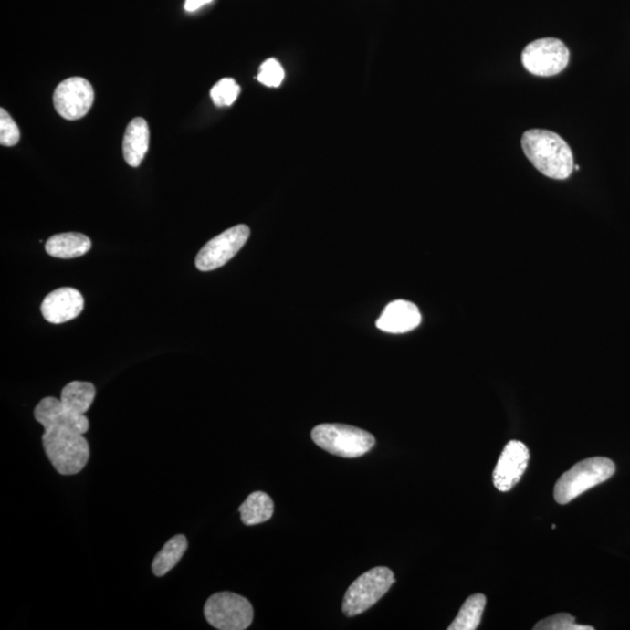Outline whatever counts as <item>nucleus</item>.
Masks as SVG:
<instances>
[{"label": "nucleus", "mask_w": 630, "mask_h": 630, "mask_svg": "<svg viewBox=\"0 0 630 630\" xmlns=\"http://www.w3.org/2000/svg\"><path fill=\"white\" fill-rule=\"evenodd\" d=\"M275 510L272 499L263 491H255L247 498L239 507L242 522L246 525H256L270 520Z\"/></svg>", "instance_id": "nucleus-17"}, {"label": "nucleus", "mask_w": 630, "mask_h": 630, "mask_svg": "<svg viewBox=\"0 0 630 630\" xmlns=\"http://www.w3.org/2000/svg\"><path fill=\"white\" fill-rule=\"evenodd\" d=\"M84 308L82 294L73 288H61L49 293L41 304V313L50 323H65L78 318Z\"/></svg>", "instance_id": "nucleus-12"}, {"label": "nucleus", "mask_w": 630, "mask_h": 630, "mask_svg": "<svg viewBox=\"0 0 630 630\" xmlns=\"http://www.w3.org/2000/svg\"><path fill=\"white\" fill-rule=\"evenodd\" d=\"M95 396L94 384L89 382L74 381L62 389L60 399L67 409L75 414L84 415L90 409Z\"/></svg>", "instance_id": "nucleus-16"}, {"label": "nucleus", "mask_w": 630, "mask_h": 630, "mask_svg": "<svg viewBox=\"0 0 630 630\" xmlns=\"http://www.w3.org/2000/svg\"><path fill=\"white\" fill-rule=\"evenodd\" d=\"M241 88L234 79H222L210 90V98L216 107H230L237 100Z\"/></svg>", "instance_id": "nucleus-20"}, {"label": "nucleus", "mask_w": 630, "mask_h": 630, "mask_svg": "<svg viewBox=\"0 0 630 630\" xmlns=\"http://www.w3.org/2000/svg\"><path fill=\"white\" fill-rule=\"evenodd\" d=\"M285 73L283 67L276 58H268L260 66L257 79L264 86L277 88L284 81Z\"/></svg>", "instance_id": "nucleus-22"}, {"label": "nucleus", "mask_w": 630, "mask_h": 630, "mask_svg": "<svg viewBox=\"0 0 630 630\" xmlns=\"http://www.w3.org/2000/svg\"><path fill=\"white\" fill-rule=\"evenodd\" d=\"M20 141V130L18 125L5 109H0V144L3 146H15Z\"/></svg>", "instance_id": "nucleus-23"}, {"label": "nucleus", "mask_w": 630, "mask_h": 630, "mask_svg": "<svg viewBox=\"0 0 630 630\" xmlns=\"http://www.w3.org/2000/svg\"><path fill=\"white\" fill-rule=\"evenodd\" d=\"M574 170H578V171H579V170H581V167H579V166H577V165H574Z\"/></svg>", "instance_id": "nucleus-25"}, {"label": "nucleus", "mask_w": 630, "mask_h": 630, "mask_svg": "<svg viewBox=\"0 0 630 630\" xmlns=\"http://www.w3.org/2000/svg\"><path fill=\"white\" fill-rule=\"evenodd\" d=\"M35 418L44 428L50 426L66 427L87 434L90 423L86 415H79L67 409L61 399L46 397L41 399L35 410Z\"/></svg>", "instance_id": "nucleus-11"}, {"label": "nucleus", "mask_w": 630, "mask_h": 630, "mask_svg": "<svg viewBox=\"0 0 630 630\" xmlns=\"http://www.w3.org/2000/svg\"><path fill=\"white\" fill-rule=\"evenodd\" d=\"M188 548V541L184 535H176L167 541L161 552L154 557L152 562V572L157 577H163L173 570L176 564L182 560Z\"/></svg>", "instance_id": "nucleus-18"}, {"label": "nucleus", "mask_w": 630, "mask_h": 630, "mask_svg": "<svg viewBox=\"0 0 630 630\" xmlns=\"http://www.w3.org/2000/svg\"><path fill=\"white\" fill-rule=\"evenodd\" d=\"M95 91L83 78H69L54 91L53 102L58 115L68 121L83 119L94 104Z\"/></svg>", "instance_id": "nucleus-9"}, {"label": "nucleus", "mask_w": 630, "mask_h": 630, "mask_svg": "<svg viewBox=\"0 0 630 630\" xmlns=\"http://www.w3.org/2000/svg\"><path fill=\"white\" fill-rule=\"evenodd\" d=\"M312 439L319 447L341 457H362L375 445V436L369 432L343 424H321L315 426Z\"/></svg>", "instance_id": "nucleus-4"}, {"label": "nucleus", "mask_w": 630, "mask_h": 630, "mask_svg": "<svg viewBox=\"0 0 630 630\" xmlns=\"http://www.w3.org/2000/svg\"><path fill=\"white\" fill-rule=\"evenodd\" d=\"M42 445L53 467L61 476H75L89 461V444L82 434L70 428L46 427Z\"/></svg>", "instance_id": "nucleus-2"}, {"label": "nucleus", "mask_w": 630, "mask_h": 630, "mask_svg": "<svg viewBox=\"0 0 630 630\" xmlns=\"http://www.w3.org/2000/svg\"><path fill=\"white\" fill-rule=\"evenodd\" d=\"M529 459L530 453L522 441H509L503 448L493 472V482L497 489L507 493L514 488L522 478Z\"/></svg>", "instance_id": "nucleus-10"}, {"label": "nucleus", "mask_w": 630, "mask_h": 630, "mask_svg": "<svg viewBox=\"0 0 630 630\" xmlns=\"http://www.w3.org/2000/svg\"><path fill=\"white\" fill-rule=\"evenodd\" d=\"M422 322L417 306L406 300H394L386 305L376 322L378 330L386 333L402 334L414 331Z\"/></svg>", "instance_id": "nucleus-13"}, {"label": "nucleus", "mask_w": 630, "mask_h": 630, "mask_svg": "<svg viewBox=\"0 0 630 630\" xmlns=\"http://www.w3.org/2000/svg\"><path fill=\"white\" fill-rule=\"evenodd\" d=\"M394 575L388 567H373L360 575L344 594L342 612L347 616L361 614L388 593L394 585Z\"/></svg>", "instance_id": "nucleus-5"}, {"label": "nucleus", "mask_w": 630, "mask_h": 630, "mask_svg": "<svg viewBox=\"0 0 630 630\" xmlns=\"http://www.w3.org/2000/svg\"><path fill=\"white\" fill-rule=\"evenodd\" d=\"M487 599L481 593L470 595L462 604L459 614L449 625L448 630H476L481 623Z\"/></svg>", "instance_id": "nucleus-19"}, {"label": "nucleus", "mask_w": 630, "mask_h": 630, "mask_svg": "<svg viewBox=\"0 0 630 630\" xmlns=\"http://www.w3.org/2000/svg\"><path fill=\"white\" fill-rule=\"evenodd\" d=\"M615 470L614 462L604 457L578 462L557 481L554 486V499L560 504L570 503L585 491L607 481L614 476Z\"/></svg>", "instance_id": "nucleus-3"}, {"label": "nucleus", "mask_w": 630, "mask_h": 630, "mask_svg": "<svg viewBox=\"0 0 630 630\" xmlns=\"http://www.w3.org/2000/svg\"><path fill=\"white\" fill-rule=\"evenodd\" d=\"M46 251L52 257L70 259L81 257L91 249V241L86 235L66 233L54 235L46 242Z\"/></svg>", "instance_id": "nucleus-15"}, {"label": "nucleus", "mask_w": 630, "mask_h": 630, "mask_svg": "<svg viewBox=\"0 0 630 630\" xmlns=\"http://www.w3.org/2000/svg\"><path fill=\"white\" fill-rule=\"evenodd\" d=\"M250 236L249 226L238 225L210 239L196 256L195 266L200 271H213L226 266L245 247Z\"/></svg>", "instance_id": "nucleus-8"}, {"label": "nucleus", "mask_w": 630, "mask_h": 630, "mask_svg": "<svg viewBox=\"0 0 630 630\" xmlns=\"http://www.w3.org/2000/svg\"><path fill=\"white\" fill-rule=\"evenodd\" d=\"M212 2L213 0H186V3H184V10L188 12H194L199 10L200 7L205 5V4Z\"/></svg>", "instance_id": "nucleus-24"}, {"label": "nucleus", "mask_w": 630, "mask_h": 630, "mask_svg": "<svg viewBox=\"0 0 630 630\" xmlns=\"http://www.w3.org/2000/svg\"><path fill=\"white\" fill-rule=\"evenodd\" d=\"M520 144L529 161L541 174L554 180H565L572 174V151L557 133L549 130H529L524 132Z\"/></svg>", "instance_id": "nucleus-1"}, {"label": "nucleus", "mask_w": 630, "mask_h": 630, "mask_svg": "<svg viewBox=\"0 0 630 630\" xmlns=\"http://www.w3.org/2000/svg\"><path fill=\"white\" fill-rule=\"evenodd\" d=\"M204 613L208 624L220 630H245L254 620V608L249 600L231 592L210 596Z\"/></svg>", "instance_id": "nucleus-6"}, {"label": "nucleus", "mask_w": 630, "mask_h": 630, "mask_svg": "<svg viewBox=\"0 0 630 630\" xmlns=\"http://www.w3.org/2000/svg\"><path fill=\"white\" fill-rule=\"evenodd\" d=\"M150 145L149 124L142 117L130 121L124 134L123 155L126 163L131 167L141 165Z\"/></svg>", "instance_id": "nucleus-14"}, {"label": "nucleus", "mask_w": 630, "mask_h": 630, "mask_svg": "<svg viewBox=\"0 0 630 630\" xmlns=\"http://www.w3.org/2000/svg\"><path fill=\"white\" fill-rule=\"evenodd\" d=\"M535 630H593L590 625L575 624V617L567 613H560L540 621L533 627Z\"/></svg>", "instance_id": "nucleus-21"}, {"label": "nucleus", "mask_w": 630, "mask_h": 630, "mask_svg": "<svg viewBox=\"0 0 630 630\" xmlns=\"http://www.w3.org/2000/svg\"><path fill=\"white\" fill-rule=\"evenodd\" d=\"M569 61V49L554 37L532 41L522 52L524 68L536 77H554L566 68Z\"/></svg>", "instance_id": "nucleus-7"}]
</instances>
